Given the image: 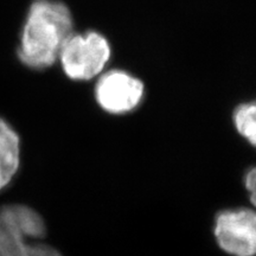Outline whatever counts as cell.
I'll return each instance as SVG.
<instances>
[{"label": "cell", "instance_id": "cell-1", "mask_svg": "<svg viewBox=\"0 0 256 256\" xmlns=\"http://www.w3.org/2000/svg\"><path fill=\"white\" fill-rule=\"evenodd\" d=\"M72 34V17L63 2L36 0L28 10L22 34L19 58L31 68L52 66Z\"/></svg>", "mask_w": 256, "mask_h": 256}, {"label": "cell", "instance_id": "cell-7", "mask_svg": "<svg viewBox=\"0 0 256 256\" xmlns=\"http://www.w3.org/2000/svg\"><path fill=\"white\" fill-rule=\"evenodd\" d=\"M256 106L254 102L250 104H243L236 108L234 113V122H235L236 130L249 140L252 145L256 142Z\"/></svg>", "mask_w": 256, "mask_h": 256}, {"label": "cell", "instance_id": "cell-6", "mask_svg": "<svg viewBox=\"0 0 256 256\" xmlns=\"http://www.w3.org/2000/svg\"><path fill=\"white\" fill-rule=\"evenodd\" d=\"M20 164V140L16 130L0 118V191L11 183Z\"/></svg>", "mask_w": 256, "mask_h": 256}, {"label": "cell", "instance_id": "cell-3", "mask_svg": "<svg viewBox=\"0 0 256 256\" xmlns=\"http://www.w3.org/2000/svg\"><path fill=\"white\" fill-rule=\"evenodd\" d=\"M215 236L224 252L234 256H254L256 215L250 209L226 210L216 217Z\"/></svg>", "mask_w": 256, "mask_h": 256}, {"label": "cell", "instance_id": "cell-4", "mask_svg": "<svg viewBox=\"0 0 256 256\" xmlns=\"http://www.w3.org/2000/svg\"><path fill=\"white\" fill-rule=\"evenodd\" d=\"M46 224L40 214L22 204L0 208V256H6L19 243L42 238Z\"/></svg>", "mask_w": 256, "mask_h": 256}, {"label": "cell", "instance_id": "cell-5", "mask_svg": "<svg viewBox=\"0 0 256 256\" xmlns=\"http://www.w3.org/2000/svg\"><path fill=\"white\" fill-rule=\"evenodd\" d=\"M98 104L112 114H124L133 110L144 96L140 80L121 70L106 72L98 80L95 89Z\"/></svg>", "mask_w": 256, "mask_h": 256}, {"label": "cell", "instance_id": "cell-8", "mask_svg": "<svg viewBox=\"0 0 256 256\" xmlns=\"http://www.w3.org/2000/svg\"><path fill=\"white\" fill-rule=\"evenodd\" d=\"M6 256H62V254L50 246L25 241L14 247Z\"/></svg>", "mask_w": 256, "mask_h": 256}, {"label": "cell", "instance_id": "cell-9", "mask_svg": "<svg viewBox=\"0 0 256 256\" xmlns=\"http://www.w3.org/2000/svg\"><path fill=\"white\" fill-rule=\"evenodd\" d=\"M246 188H247V190L250 191L252 194V197H250V200L252 204H255V188H256V171L255 168H252L249 170L247 172V174H246Z\"/></svg>", "mask_w": 256, "mask_h": 256}, {"label": "cell", "instance_id": "cell-2", "mask_svg": "<svg viewBox=\"0 0 256 256\" xmlns=\"http://www.w3.org/2000/svg\"><path fill=\"white\" fill-rule=\"evenodd\" d=\"M64 72L72 80H90L110 60V46L102 34L87 32L70 34L60 51Z\"/></svg>", "mask_w": 256, "mask_h": 256}]
</instances>
